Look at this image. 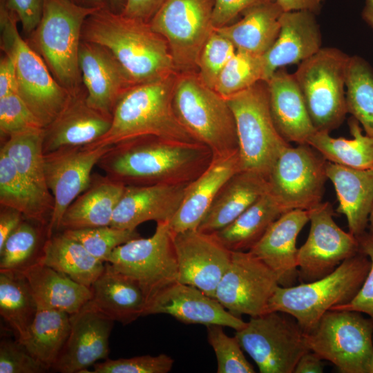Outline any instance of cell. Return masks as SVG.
Returning <instances> with one entry per match:
<instances>
[{"instance_id":"6da1fadb","label":"cell","mask_w":373,"mask_h":373,"mask_svg":"<svg viewBox=\"0 0 373 373\" xmlns=\"http://www.w3.org/2000/svg\"><path fill=\"white\" fill-rule=\"evenodd\" d=\"M211 151L201 143L144 136L111 146L97 165L125 185L187 184L210 164Z\"/></svg>"},{"instance_id":"7a4b0ae2","label":"cell","mask_w":373,"mask_h":373,"mask_svg":"<svg viewBox=\"0 0 373 373\" xmlns=\"http://www.w3.org/2000/svg\"><path fill=\"white\" fill-rule=\"evenodd\" d=\"M82 37L109 50L135 85L178 73L163 36L149 23L110 7L99 8L86 19Z\"/></svg>"},{"instance_id":"3957f363","label":"cell","mask_w":373,"mask_h":373,"mask_svg":"<svg viewBox=\"0 0 373 373\" xmlns=\"http://www.w3.org/2000/svg\"><path fill=\"white\" fill-rule=\"evenodd\" d=\"M177 75L135 84L127 89L113 108L108 131L87 146H111L144 136L200 143L184 128L175 113L173 96Z\"/></svg>"},{"instance_id":"277c9868","label":"cell","mask_w":373,"mask_h":373,"mask_svg":"<svg viewBox=\"0 0 373 373\" xmlns=\"http://www.w3.org/2000/svg\"><path fill=\"white\" fill-rule=\"evenodd\" d=\"M370 267L369 258L360 251L320 279L287 287L279 285L269 300L267 312H280L291 316L307 332L325 312L352 300Z\"/></svg>"},{"instance_id":"5b68a950","label":"cell","mask_w":373,"mask_h":373,"mask_svg":"<svg viewBox=\"0 0 373 373\" xmlns=\"http://www.w3.org/2000/svg\"><path fill=\"white\" fill-rule=\"evenodd\" d=\"M173 106L182 125L213 156L238 151L236 122L226 98L206 86L197 72L178 73Z\"/></svg>"},{"instance_id":"8992f818","label":"cell","mask_w":373,"mask_h":373,"mask_svg":"<svg viewBox=\"0 0 373 373\" xmlns=\"http://www.w3.org/2000/svg\"><path fill=\"white\" fill-rule=\"evenodd\" d=\"M17 15L0 1L1 47L14 62L18 94L45 128L61 113L72 93L51 75L41 55L20 35Z\"/></svg>"},{"instance_id":"52a82bcc","label":"cell","mask_w":373,"mask_h":373,"mask_svg":"<svg viewBox=\"0 0 373 373\" xmlns=\"http://www.w3.org/2000/svg\"><path fill=\"white\" fill-rule=\"evenodd\" d=\"M98 9L70 0H44L40 21L30 34L35 50L55 79L72 94L78 92L82 79L79 52L83 26Z\"/></svg>"},{"instance_id":"ba28073f","label":"cell","mask_w":373,"mask_h":373,"mask_svg":"<svg viewBox=\"0 0 373 373\" xmlns=\"http://www.w3.org/2000/svg\"><path fill=\"white\" fill-rule=\"evenodd\" d=\"M226 99L236 122L241 170L268 178L278 157L290 144L273 121L267 82L260 81Z\"/></svg>"},{"instance_id":"9c48e42d","label":"cell","mask_w":373,"mask_h":373,"mask_svg":"<svg viewBox=\"0 0 373 373\" xmlns=\"http://www.w3.org/2000/svg\"><path fill=\"white\" fill-rule=\"evenodd\" d=\"M350 57L336 48H321L293 73L317 131L338 128L347 113L345 88Z\"/></svg>"},{"instance_id":"30bf717a","label":"cell","mask_w":373,"mask_h":373,"mask_svg":"<svg viewBox=\"0 0 373 373\" xmlns=\"http://www.w3.org/2000/svg\"><path fill=\"white\" fill-rule=\"evenodd\" d=\"M309 350L343 373H368L373 350V322L361 313L329 310L305 332Z\"/></svg>"},{"instance_id":"8fae6325","label":"cell","mask_w":373,"mask_h":373,"mask_svg":"<svg viewBox=\"0 0 373 373\" xmlns=\"http://www.w3.org/2000/svg\"><path fill=\"white\" fill-rule=\"evenodd\" d=\"M235 336L261 373H292L300 358L310 351L303 329L280 312L251 317Z\"/></svg>"},{"instance_id":"7c38bea8","label":"cell","mask_w":373,"mask_h":373,"mask_svg":"<svg viewBox=\"0 0 373 373\" xmlns=\"http://www.w3.org/2000/svg\"><path fill=\"white\" fill-rule=\"evenodd\" d=\"M106 262L140 285L146 303L178 281L173 233L169 222H157L155 231L149 238H136L117 247Z\"/></svg>"},{"instance_id":"4fadbf2b","label":"cell","mask_w":373,"mask_h":373,"mask_svg":"<svg viewBox=\"0 0 373 373\" xmlns=\"http://www.w3.org/2000/svg\"><path fill=\"white\" fill-rule=\"evenodd\" d=\"M214 0H165L150 21L166 40L178 73L197 72L200 51L214 30Z\"/></svg>"},{"instance_id":"5bb4252c","label":"cell","mask_w":373,"mask_h":373,"mask_svg":"<svg viewBox=\"0 0 373 373\" xmlns=\"http://www.w3.org/2000/svg\"><path fill=\"white\" fill-rule=\"evenodd\" d=\"M327 160L308 144L287 146L268 175L269 191L287 211L309 210L322 201Z\"/></svg>"},{"instance_id":"9a60e30c","label":"cell","mask_w":373,"mask_h":373,"mask_svg":"<svg viewBox=\"0 0 373 373\" xmlns=\"http://www.w3.org/2000/svg\"><path fill=\"white\" fill-rule=\"evenodd\" d=\"M309 211L310 230L298 249V280L309 283L334 271L345 260L360 251L356 237L334 222L333 208L320 202Z\"/></svg>"},{"instance_id":"2e32d148","label":"cell","mask_w":373,"mask_h":373,"mask_svg":"<svg viewBox=\"0 0 373 373\" xmlns=\"http://www.w3.org/2000/svg\"><path fill=\"white\" fill-rule=\"evenodd\" d=\"M279 286L275 273L249 251H232L230 264L216 290V298L240 317L267 313L270 298Z\"/></svg>"},{"instance_id":"e0dca14e","label":"cell","mask_w":373,"mask_h":373,"mask_svg":"<svg viewBox=\"0 0 373 373\" xmlns=\"http://www.w3.org/2000/svg\"><path fill=\"white\" fill-rule=\"evenodd\" d=\"M111 146L64 147L44 154L47 186L54 206L46 227V238L59 230L68 207L89 186L92 170Z\"/></svg>"},{"instance_id":"ac0fdd59","label":"cell","mask_w":373,"mask_h":373,"mask_svg":"<svg viewBox=\"0 0 373 373\" xmlns=\"http://www.w3.org/2000/svg\"><path fill=\"white\" fill-rule=\"evenodd\" d=\"M178 267V282L195 287L214 298L218 285L227 271L232 251L213 233L198 229L173 233Z\"/></svg>"},{"instance_id":"d6986e66","label":"cell","mask_w":373,"mask_h":373,"mask_svg":"<svg viewBox=\"0 0 373 373\" xmlns=\"http://www.w3.org/2000/svg\"><path fill=\"white\" fill-rule=\"evenodd\" d=\"M66 343L52 368L61 373L83 372L109 354V337L114 321L89 302L70 315Z\"/></svg>"},{"instance_id":"ffe728a7","label":"cell","mask_w":373,"mask_h":373,"mask_svg":"<svg viewBox=\"0 0 373 373\" xmlns=\"http://www.w3.org/2000/svg\"><path fill=\"white\" fill-rule=\"evenodd\" d=\"M168 314L185 324L219 325L240 330L247 322L227 310L198 288L175 282L146 303L144 316Z\"/></svg>"},{"instance_id":"44dd1931","label":"cell","mask_w":373,"mask_h":373,"mask_svg":"<svg viewBox=\"0 0 373 373\" xmlns=\"http://www.w3.org/2000/svg\"><path fill=\"white\" fill-rule=\"evenodd\" d=\"M79 68L87 104L112 116L120 96L135 85L126 72L109 50L85 40L80 44Z\"/></svg>"},{"instance_id":"7402d4cb","label":"cell","mask_w":373,"mask_h":373,"mask_svg":"<svg viewBox=\"0 0 373 373\" xmlns=\"http://www.w3.org/2000/svg\"><path fill=\"white\" fill-rule=\"evenodd\" d=\"M189 184L126 185L111 226L136 229L148 221L169 222L178 211Z\"/></svg>"},{"instance_id":"603a6c76","label":"cell","mask_w":373,"mask_h":373,"mask_svg":"<svg viewBox=\"0 0 373 373\" xmlns=\"http://www.w3.org/2000/svg\"><path fill=\"white\" fill-rule=\"evenodd\" d=\"M309 221L308 210L287 211L269 226L249 250L275 273L281 287L295 285L298 280L296 239Z\"/></svg>"},{"instance_id":"cb8c5ba5","label":"cell","mask_w":373,"mask_h":373,"mask_svg":"<svg viewBox=\"0 0 373 373\" xmlns=\"http://www.w3.org/2000/svg\"><path fill=\"white\" fill-rule=\"evenodd\" d=\"M240 171L238 151L213 156L209 166L187 185L178 211L169 222L172 233L197 229L221 188Z\"/></svg>"},{"instance_id":"d4e9b609","label":"cell","mask_w":373,"mask_h":373,"mask_svg":"<svg viewBox=\"0 0 373 373\" xmlns=\"http://www.w3.org/2000/svg\"><path fill=\"white\" fill-rule=\"evenodd\" d=\"M111 123L112 116L88 106L86 96L72 94L61 113L44 128V153L95 143L108 131Z\"/></svg>"},{"instance_id":"484cf974","label":"cell","mask_w":373,"mask_h":373,"mask_svg":"<svg viewBox=\"0 0 373 373\" xmlns=\"http://www.w3.org/2000/svg\"><path fill=\"white\" fill-rule=\"evenodd\" d=\"M280 23L276 41L262 55L265 82L278 68L299 64L322 48L320 26L314 13L305 10L284 12Z\"/></svg>"},{"instance_id":"4316f807","label":"cell","mask_w":373,"mask_h":373,"mask_svg":"<svg viewBox=\"0 0 373 373\" xmlns=\"http://www.w3.org/2000/svg\"><path fill=\"white\" fill-rule=\"evenodd\" d=\"M267 82L271 115L287 142L307 144L317 131L294 74L278 68Z\"/></svg>"},{"instance_id":"83f0119b","label":"cell","mask_w":373,"mask_h":373,"mask_svg":"<svg viewBox=\"0 0 373 373\" xmlns=\"http://www.w3.org/2000/svg\"><path fill=\"white\" fill-rule=\"evenodd\" d=\"M326 173L336 191L337 212L345 215L349 232L358 238L366 232L373 207V167L354 169L327 161Z\"/></svg>"},{"instance_id":"f1b7e54d","label":"cell","mask_w":373,"mask_h":373,"mask_svg":"<svg viewBox=\"0 0 373 373\" xmlns=\"http://www.w3.org/2000/svg\"><path fill=\"white\" fill-rule=\"evenodd\" d=\"M91 289L93 296L89 303L113 321L127 325L144 316L146 298L142 289L109 262H105Z\"/></svg>"},{"instance_id":"f546056e","label":"cell","mask_w":373,"mask_h":373,"mask_svg":"<svg viewBox=\"0 0 373 373\" xmlns=\"http://www.w3.org/2000/svg\"><path fill=\"white\" fill-rule=\"evenodd\" d=\"M125 186L106 175H92L88 187L66 209L59 230L111 225L114 210Z\"/></svg>"},{"instance_id":"4dcf8cb0","label":"cell","mask_w":373,"mask_h":373,"mask_svg":"<svg viewBox=\"0 0 373 373\" xmlns=\"http://www.w3.org/2000/svg\"><path fill=\"white\" fill-rule=\"evenodd\" d=\"M269 190L267 178L240 171L223 185L198 230L212 233L225 227Z\"/></svg>"},{"instance_id":"1f68e13d","label":"cell","mask_w":373,"mask_h":373,"mask_svg":"<svg viewBox=\"0 0 373 373\" xmlns=\"http://www.w3.org/2000/svg\"><path fill=\"white\" fill-rule=\"evenodd\" d=\"M21 273L29 283L37 307L57 309L70 315L92 298L91 287L39 262Z\"/></svg>"},{"instance_id":"d6a6232c","label":"cell","mask_w":373,"mask_h":373,"mask_svg":"<svg viewBox=\"0 0 373 373\" xmlns=\"http://www.w3.org/2000/svg\"><path fill=\"white\" fill-rule=\"evenodd\" d=\"M283 12L275 1L260 3L246 10L237 22L215 30L228 39L236 50L263 55L279 34Z\"/></svg>"},{"instance_id":"836d02e7","label":"cell","mask_w":373,"mask_h":373,"mask_svg":"<svg viewBox=\"0 0 373 373\" xmlns=\"http://www.w3.org/2000/svg\"><path fill=\"white\" fill-rule=\"evenodd\" d=\"M287 211L268 190L225 227L212 233L231 251H247Z\"/></svg>"},{"instance_id":"e575fe53","label":"cell","mask_w":373,"mask_h":373,"mask_svg":"<svg viewBox=\"0 0 373 373\" xmlns=\"http://www.w3.org/2000/svg\"><path fill=\"white\" fill-rule=\"evenodd\" d=\"M38 262L88 287H91L105 267V262L94 257L81 243L63 232L46 238Z\"/></svg>"},{"instance_id":"d590c367","label":"cell","mask_w":373,"mask_h":373,"mask_svg":"<svg viewBox=\"0 0 373 373\" xmlns=\"http://www.w3.org/2000/svg\"><path fill=\"white\" fill-rule=\"evenodd\" d=\"M70 330V314L57 309L38 307L26 336L17 341L50 369L61 354Z\"/></svg>"},{"instance_id":"8d00e7d4","label":"cell","mask_w":373,"mask_h":373,"mask_svg":"<svg viewBox=\"0 0 373 373\" xmlns=\"http://www.w3.org/2000/svg\"><path fill=\"white\" fill-rule=\"evenodd\" d=\"M0 203L1 207L19 211L23 216L41 224H48L54 200L43 196L17 171L12 160L0 151Z\"/></svg>"},{"instance_id":"74e56055","label":"cell","mask_w":373,"mask_h":373,"mask_svg":"<svg viewBox=\"0 0 373 373\" xmlns=\"http://www.w3.org/2000/svg\"><path fill=\"white\" fill-rule=\"evenodd\" d=\"M348 124L352 139L334 138L328 131H317L307 144L328 162L354 169L373 167V137L363 135L354 117Z\"/></svg>"},{"instance_id":"f35d334b","label":"cell","mask_w":373,"mask_h":373,"mask_svg":"<svg viewBox=\"0 0 373 373\" xmlns=\"http://www.w3.org/2000/svg\"><path fill=\"white\" fill-rule=\"evenodd\" d=\"M37 310V303L23 274L0 269V314L17 340L26 336Z\"/></svg>"},{"instance_id":"ab89813d","label":"cell","mask_w":373,"mask_h":373,"mask_svg":"<svg viewBox=\"0 0 373 373\" xmlns=\"http://www.w3.org/2000/svg\"><path fill=\"white\" fill-rule=\"evenodd\" d=\"M44 128L24 131L8 138L1 151L12 160L20 175L45 198L54 200L46 182Z\"/></svg>"},{"instance_id":"60d3db41","label":"cell","mask_w":373,"mask_h":373,"mask_svg":"<svg viewBox=\"0 0 373 373\" xmlns=\"http://www.w3.org/2000/svg\"><path fill=\"white\" fill-rule=\"evenodd\" d=\"M345 88L347 112L373 137V70L363 58L350 57Z\"/></svg>"},{"instance_id":"b9f144b4","label":"cell","mask_w":373,"mask_h":373,"mask_svg":"<svg viewBox=\"0 0 373 373\" xmlns=\"http://www.w3.org/2000/svg\"><path fill=\"white\" fill-rule=\"evenodd\" d=\"M260 81H265L263 56L236 50L222 70L214 90L226 98Z\"/></svg>"},{"instance_id":"7bdbcfd3","label":"cell","mask_w":373,"mask_h":373,"mask_svg":"<svg viewBox=\"0 0 373 373\" xmlns=\"http://www.w3.org/2000/svg\"><path fill=\"white\" fill-rule=\"evenodd\" d=\"M39 229L22 221L0 249V269L21 272L39 262L42 248Z\"/></svg>"},{"instance_id":"ee69618b","label":"cell","mask_w":373,"mask_h":373,"mask_svg":"<svg viewBox=\"0 0 373 373\" xmlns=\"http://www.w3.org/2000/svg\"><path fill=\"white\" fill-rule=\"evenodd\" d=\"M62 232L78 241L91 255L104 262L117 247L140 237L136 229H118L111 225Z\"/></svg>"},{"instance_id":"f6af8a7d","label":"cell","mask_w":373,"mask_h":373,"mask_svg":"<svg viewBox=\"0 0 373 373\" xmlns=\"http://www.w3.org/2000/svg\"><path fill=\"white\" fill-rule=\"evenodd\" d=\"M236 49L215 28L204 43L197 64V74L208 87L214 89L217 80Z\"/></svg>"},{"instance_id":"bcb514c9","label":"cell","mask_w":373,"mask_h":373,"mask_svg":"<svg viewBox=\"0 0 373 373\" xmlns=\"http://www.w3.org/2000/svg\"><path fill=\"white\" fill-rule=\"evenodd\" d=\"M207 327V340L217 359L218 373H254L255 370L245 358L236 336L231 337L219 325Z\"/></svg>"},{"instance_id":"7dc6e473","label":"cell","mask_w":373,"mask_h":373,"mask_svg":"<svg viewBox=\"0 0 373 373\" xmlns=\"http://www.w3.org/2000/svg\"><path fill=\"white\" fill-rule=\"evenodd\" d=\"M44 128L18 93L0 98V131L8 138L33 129Z\"/></svg>"},{"instance_id":"c3c4849f","label":"cell","mask_w":373,"mask_h":373,"mask_svg":"<svg viewBox=\"0 0 373 373\" xmlns=\"http://www.w3.org/2000/svg\"><path fill=\"white\" fill-rule=\"evenodd\" d=\"M174 360L165 354L143 355L127 358L106 359L93 365L90 373H167Z\"/></svg>"},{"instance_id":"681fc988","label":"cell","mask_w":373,"mask_h":373,"mask_svg":"<svg viewBox=\"0 0 373 373\" xmlns=\"http://www.w3.org/2000/svg\"><path fill=\"white\" fill-rule=\"evenodd\" d=\"M49 368L17 340L0 343V373H42Z\"/></svg>"},{"instance_id":"f907efd6","label":"cell","mask_w":373,"mask_h":373,"mask_svg":"<svg viewBox=\"0 0 373 373\" xmlns=\"http://www.w3.org/2000/svg\"><path fill=\"white\" fill-rule=\"evenodd\" d=\"M360 251L367 256L370 267L360 289L347 304L332 307L331 310H347L363 313L373 322V236L365 232L358 238Z\"/></svg>"},{"instance_id":"816d5d0a","label":"cell","mask_w":373,"mask_h":373,"mask_svg":"<svg viewBox=\"0 0 373 373\" xmlns=\"http://www.w3.org/2000/svg\"><path fill=\"white\" fill-rule=\"evenodd\" d=\"M274 1L275 0H214L213 25L215 28L227 26L251 7Z\"/></svg>"},{"instance_id":"f5cc1de1","label":"cell","mask_w":373,"mask_h":373,"mask_svg":"<svg viewBox=\"0 0 373 373\" xmlns=\"http://www.w3.org/2000/svg\"><path fill=\"white\" fill-rule=\"evenodd\" d=\"M5 1L7 6L17 15L23 32L31 34L40 21L44 0Z\"/></svg>"},{"instance_id":"db71d44e","label":"cell","mask_w":373,"mask_h":373,"mask_svg":"<svg viewBox=\"0 0 373 373\" xmlns=\"http://www.w3.org/2000/svg\"><path fill=\"white\" fill-rule=\"evenodd\" d=\"M165 0H126L124 15L149 23Z\"/></svg>"},{"instance_id":"11a10c76","label":"cell","mask_w":373,"mask_h":373,"mask_svg":"<svg viewBox=\"0 0 373 373\" xmlns=\"http://www.w3.org/2000/svg\"><path fill=\"white\" fill-rule=\"evenodd\" d=\"M18 93V81L12 57L4 53L0 60V98Z\"/></svg>"},{"instance_id":"9f6ffc18","label":"cell","mask_w":373,"mask_h":373,"mask_svg":"<svg viewBox=\"0 0 373 373\" xmlns=\"http://www.w3.org/2000/svg\"><path fill=\"white\" fill-rule=\"evenodd\" d=\"M23 214L9 207H1L0 213V249L7 238L23 221Z\"/></svg>"},{"instance_id":"6f0895ef","label":"cell","mask_w":373,"mask_h":373,"mask_svg":"<svg viewBox=\"0 0 373 373\" xmlns=\"http://www.w3.org/2000/svg\"><path fill=\"white\" fill-rule=\"evenodd\" d=\"M325 0H275L284 12L309 11L320 12Z\"/></svg>"},{"instance_id":"680465c9","label":"cell","mask_w":373,"mask_h":373,"mask_svg":"<svg viewBox=\"0 0 373 373\" xmlns=\"http://www.w3.org/2000/svg\"><path fill=\"white\" fill-rule=\"evenodd\" d=\"M322 358L316 353L308 351L298 360L294 372L295 373H321L324 363Z\"/></svg>"},{"instance_id":"91938a15","label":"cell","mask_w":373,"mask_h":373,"mask_svg":"<svg viewBox=\"0 0 373 373\" xmlns=\"http://www.w3.org/2000/svg\"><path fill=\"white\" fill-rule=\"evenodd\" d=\"M70 1L77 5L86 7V8H102L104 7H110L108 0H70Z\"/></svg>"},{"instance_id":"94428289","label":"cell","mask_w":373,"mask_h":373,"mask_svg":"<svg viewBox=\"0 0 373 373\" xmlns=\"http://www.w3.org/2000/svg\"><path fill=\"white\" fill-rule=\"evenodd\" d=\"M363 17L373 28V0H366L363 11Z\"/></svg>"},{"instance_id":"6125c7cd","label":"cell","mask_w":373,"mask_h":373,"mask_svg":"<svg viewBox=\"0 0 373 373\" xmlns=\"http://www.w3.org/2000/svg\"><path fill=\"white\" fill-rule=\"evenodd\" d=\"M111 9L117 13H122L126 0H108Z\"/></svg>"},{"instance_id":"be15d7a7","label":"cell","mask_w":373,"mask_h":373,"mask_svg":"<svg viewBox=\"0 0 373 373\" xmlns=\"http://www.w3.org/2000/svg\"><path fill=\"white\" fill-rule=\"evenodd\" d=\"M368 224H369V229H370L369 233L373 236V207L372 208V210L369 216Z\"/></svg>"},{"instance_id":"e7e4bbea","label":"cell","mask_w":373,"mask_h":373,"mask_svg":"<svg viewBox=\"0 0 373 373\" xmlns=\"http://www.w3.org/2000/svg\"><path fill=\"white\" fill-rule=\"evenodd\" d=\"M368 373H373V350L371 354L369 366H368Z\"/></svg>"}]
</instances>
